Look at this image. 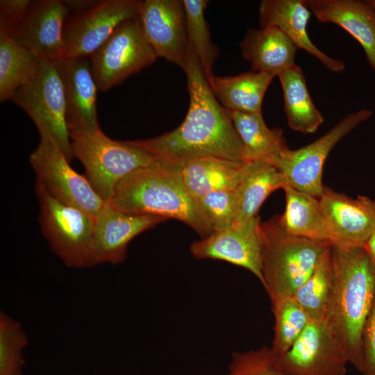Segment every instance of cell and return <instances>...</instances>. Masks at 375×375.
<instances>
[{"label": "cell", "mask_w": 375, "mask_h": 375, "mask_svg": "<svg viewBox=\"0 0 375 375\" xmlns=\"http://www.w3.org/2000/svg\"><path fill=\"white\" fill-rule=\"evenodd\" d=\"M108 202L125 213L183 222L201 238L214 232L197 201L185 187L178 167L160 160L125 176Z\"/></svg>", "instance_id": "3"}, {"label": "cell", "mask_w": 375, "mask_h": 375, "mask_svg": "<svg viewBox=\"0 0 375 375\" xmlns=\"http://www.w3.org/2000/svg\"><path fill=\"white\" fill-rule=\"evenodd\" d=\"M260 223V217L257 216L214 231L192 242L191 253L198 259L219 260L245 268L262 285Z\"/></svg>", "instance_id": "15"}, {"label": "cell", "mask_w": 375, "mask_h": 375, "mask_svg": "<svg viewBox=\"0 0 375 375\" xmlns=\"http://www.w3.org/2000/svg\"><path fill=\"white\" fill-rule=\"evenodd\" d=\"M187 78L190 104L182 124L157 137L127 141L158 160L181 166L202 158L247 162L244 147L229 110L214 96L199 58L188 42Z\"/></svg>", "instance_id": "1"}, {"label": "cell", "mask_w": 375, "mask_h": 375, "mask_svg": "<svg viewBox=\"0 0 375 375\" xmlns=\"http://www.w3.org/2000/svg\"><path fill=\"white\" fill-rule=\"evenodd\" d=\"M274 317V335L272 351L276 356L288 351L302 334L310 318L294 297L272 303Z\"/></svg>", "instance_id": "30"}, {"label": "cell", "mask_w": 375, "mask_h": 375, "mask_svg": "<svg viewBox=\"0 0 375 375\" xmlns=\"http://www.w3.org/2000/svg\"><path fill=\"white\" fill-rule=\"evenodd\" d=\"M275 77L266 72H249L235 76L207 78L219 103L230 111L262 114L265 94Z\"/></svg>", "instance_id": "22"}, {"label": "cell", "mask_w": 375, "mask_h": 375, "mask_svg": "<svg viewBox=\"0 0 375 375\" xmlns=\"http://www.w3.org/2000/svg\"><path fill=\"white\" fill-rule=\"evenodd\" d=\"M40 59L15 38L0 34V101L11 100L16 91L37 75Z\"/></svg>", "instance_id": "28"}, {"label": "cell", "mask_w": 375, "mask_h": 375, "mask_svg": "<svg viewBox=\"0 0 375 375\" xmlns=\"http://www.w3.org/2000/svg\"><path fill=\"white\" fill-rule=\"evenodd\" d=\"M287 186L285 176L273 164L260 160L247 162L237 188L238 205L233 224L258 216V212L269 195Z\"/></svg>", "instance_id": "24"}, {"label": "cell", "mask_w": 375, "mask_h": 375, "mask_svg": "<svg viewBox=\"0 0 375 375\" xmlns=\"http://www.w3.org/2000/svg\"><path fill=\"white\" fill-rule=\"evenodd\" d=\"M98 90L105 92L158 58L147 42L137 17L121 23L90 56Z\"/></svg>", "instance_id": "8"}, {"label": "cell", "mask_w": 375, "mask_h": 375, "mask_svg": "<svg viewBox=\"0 0 375 375\" xmlns=\"http://www.w3.org/2000/svg\"><path fill=\"white\" fill-rule=\"evenodd\" d=\"M69 8L65 1H32L12 36L40 60L63 58V28Z\"/></svg>", "instance_id": "16"}, {"label": "cell", "mask_w": 375, "mask_h": 375, "mask_svg": "<svg viewBox=\"0 0 375 375\" xmlns=\"http://www.w3.org/2000/svg\"><path fill=\"white\" fill-rule=\"evenodd\" d=\"M213 231L230 227L235 218L238 197L237 189H224L206 194L197 200Z\"/></svg>", "instance_id": "33"}, {"label": "cell", "mask_w": 375, "mask_h": 375, "mask_svg": "<svg viewBox=\"0 0 375 375\" xmlns=\"http://www.w3.org/2000/svg\"><path fill=\"white\" fill-rule=\"evenodd\" d=\"M188 42L194 48L206 78L213 75L212 66L219 56L212 42L204 11L208 0H183Z\"/></svg>", "instance_id": "31"}, {"label": "cell", "mask_w": 375, "mask_h": 375, "mask_svg": "<svg viewBox=\"0 0 375 375\" xmlns=\"http://www.w3.org/2000/svg\"><path fill=\"white\" fill-rule=\"evenodd\" d=\"M333 290L326 319L362 373V335L375 298V260L365 247L331 246Z\"/></svg>", "instance_id": "2"}, {"label": "cell", "mask_w": 375, "mask_h": 375, "mask_svg": "<svg viewBox=\"0 0 375 375\" xmlns=\"http://www.w3.org/2000/svg\"><path fill=\"white\" fill-rule=\"evenodd\" d=\"M312 12L306 0H262L258 8L261 28L275 26L283 31L297 46L317 58L329 70H344L343 61L328 56L311 41L307 33Z\"/></svg>", "instance_id": "19"}, {"label": "cell", "mask_w": 375, "mask_h": 375, "mask_svg": "<svg viewBox=\"0 0 375 375\" xmlns=\"http://www.w3.org/2000/svg\"><path fill=\"white\" fill-rule=\"evenodd\" d=\"M137 17L157 57L183 70L188 60V39L183 0L138 1Z\"/></svg>", "instance_id": "13"}, {"label": "cell", "mask_w": 375, "mask_h": 375, "mask_svg": "<svg viewBox=\"0 0 375 375\" xmlns=\"http://www.w3.org/2000/svg\"><path fill=\"white\" fill-rule=\"evenodd\" d=\"M372 115L369 109L349 114L315 141L298 149L286 150L273 165L283 174L289 187L319 198L324 188L323 168L329 153L342 138Z\"/></svg>", "instance_id": "9"}, {"label": "cell", "mask_w": 375, "mask_h": 375, "mask_svg": "<svg viewBox=\"0 0 375 375\" xmlns=\"http://www.w3.org/2000/svg\"><path fill=\"white\" fill-rule=\"evenodd\" d=\"M225 375H233V374L228 372L227 374H225Z\"/></svg>", "instance_id": "40"}, {"label": "cell", "mask_w": 375, "mask_h": 375, "mask_svg": "<svg viewBox=\"0 0 375 375\" xmlns=\"http://www.w3.org/2000/svg\"><path fill=\"white\" fill-rule=\"evenodd\" d=\"M365 247L375 260V231Z\"/></svg>", "instance_id": "38"}, {"label": "cell", "mask_w": 375, "mask_h": 375, "mask_svg": "<svg viewBox=\"0 0 375 375\" xmlns=\"http://www.w3.org/2000/svg\"><path fill=\"white\" fill-rule=\"evenodd\" d=\"M247 162L208 158L177 167L187 190L197 200L214 191L237 189L244 174Z\"/></svg>", "instance_id": "23"}, {"label": "cell", "mask_w": 375, "mask_h": 375, "mask_svg": "<svg viewBox=\"0 0 375 375\" xmlns=\"http://www.w3.org/2000/svg\"><path fill=\"white\" fill-rule=\"evenodd\" d=\"M319 199L331 244L365 247L375 231V201L365 196L353 199L326 186Z\"/></svg>", "instance_id": "14"}, {"label": "cell", "mask_w": 375, "mask_h": 375, "mask_svg": "<svg viewBox=\"0 0 375 375\" xmlns=\"http://www.w3.org/2000/svg\"><path fill=\"white\" fill-rule=\"evenodd\" d=\"M278 76L289 126L303 133L315 132L324 122V117L314 105L301 69L295 65Z\"/></svg>", "instance_id": "27"}, {"label": "cell", "mask_w": 375, "mask_h": 375, "mask_svg": "<svg viewBox=\"0 0 375 375\" xmlns=\"http://www.w3.org/2000/svg\"><path fill=\"white\" fill-rule=\"evenodd\" d=\"M235 128L243 144L247 161L272 164L289 148L279 128H269L262 114L230 111Z\"/></svg>", "instance_id": "26"}, {"label": "cell", "mask_w": 375, "mask_h": 375, "mask_svg": "<svg viewBox=\"0 0 375 375\" xmlns=\"http://www.w3.org/2000/svg\"><path fill=\"white\" fill-rule=\"evenodd\" d=\"M306 2L318 21L335 24L356 40L375 72V15L367 1L306 0Z\"/></svg>", "instance_id": "20"}, {"label": "cell", "mask_w": 375, "mask_h": 375, "mask_svg": "<svg viewBox=\"0 0 375 375\" xmlns=\"http://www.w3.org/2000/svg\"><path fill=\"white\" fill-rule=\"evenodd\" d=\"M274 356L276 366L286 375H345L349 363L326 319L311 320L288 351Z\"/></svg>", "instance_id": "10"}, {"label": "cell", "mask_w": 375, "mask_h": 375, "mask_svg": "<svg viewBox=\"0 0 375 375\" xmlns=\"http://www.w3.org/2000/svg\"><path fill=\"white\" fill-rule=\"evenodd\" d=\"M362 375H375V298L362 335Z\"/></svg>", "instance_id": "36"}, {"label": "cell", "mask_w": 375, "mask_h": 375, "mask_svg": "<svg viewBox=\"0 0 375 375\" xmlns=\"http://www.w3.org/2000/svg\"><path fill=\"white\" fill-rule=\"evenodd\" d=\"M367 2L371 6L375 15V0H369V1H367Z\"/></svg>", "instance_id": "39"}, {"label": "cell", "mask_w": 375, "mask_h": 375, "mask_svg": "<svg viewBox=\"0 0 375 375\" xmlns=\"http://www.w3.org/2000/svg\"><path fill=\"white\" fill-rule=\"evenodd\" d=\"M165 220L158 216L125 213L105 202L95 217L92 248L95 265L121 263L133 239Z\"/></svg>", "instance_id": "17"}, {"label": "cell", "mask_w": 375, "mask_h": 375, "mask_svg": "<svg viewBox=\"0 0 375 375\" xmlns=\"http://www.w3.org/2000/svg\"><path fill=\"white\" fill-rule=\"evenodd\" d=\"M74 157L83 164L86 178L106 202L117 183L131 172L160 160L127 141L112 140L101 129L70 131Z\"/></svg>", "instance_id": "5"}, {"label": "cell", "mask_w": 375, "mask_h": 375, "mask_svg": "<svg viewBox=\"0 0 375 375\" xmlns=\"http://www.w3.org/2000/svg\"><path fill=\"white\" fill-rule=\"evenodd\" d=\"M331 246L326 249L310 276L293 296L312 321L326 319L331 303L333 290Z\"/></svg>", "instance_id": "29"}, {"label": "cell", "mask_w": 375, "mask_h": 375, "mask_svg": "<svg viewBox=\"0 0 375 375\" xmlns=\"http://www.w3.org/2000/svg\"><path fill=\"white\" fill-rule=\"evenodd\" d=\"M29 161L37 181L53 197L96 217L106 201L88 179L71 167L69 160L55 144L40 138Z\"/></svg>", "instance_id": "11"}, {"label": "cell", "mask_w": 375, "mask_h": 375, "mask_svg": "<svg viewBox=\"0 0 375 375\" xmlns=\"http://www.w3.org/2000/svg\"><path fill=\"white\" fill-rule=\"evenodd\" d=\"M138 1H97L74 12L63 28V58L90 56L123 22L137 17Z\"/></svg>", "instance_id": "12"}, {"label": "cell", "mask_w": 375, "mask_h": 375, "mask_svg": "<svg viewBox=\"0 0 375 375\" xmlns=\"http://www.w3.org/2000/svg\"><path fill=\"white\" fill-rule=\"evenodd\" d=\"M32 1H0V34L13 36Z\"/></svg>", "instance_id": "35"}, {"label": "cell", "mask_w": 375, "mask_h": 375, "mask_svg": "<svg viewBox=\"0 0 375 375\" xmlns=\"http://www.w3.org/2000/svg\"><path fill=\"white\" fill-rule=\"evenodd\" d=\"M27 338L20 324L4 312L0 313V375H20L22 350Z\"/></svg>", "instance_id": "32"}, {"label": "cell", "mask_w": 375, "mask_h": 375, "mask_svg": "<svg viewBox=\"0 0 375 375\" xmlns=\"http://www.w3.org/2000/svg\"><path fill=\"white\" fill-rule=\"evenodd\" d=\"M10 101L26 112L41 138L55 144L69 161L74 158L64 88L56 61L40 60L36 76L20 87Z\"/></svg>", "instance_id": "7"}, {"label": "cell", "mask_w": 375, "mask_h": 375, "mask_svg": "<svg viewBox=\"0 0 375 375\" xmlns=\"http://www.w3.org/2000/svg\"><path fill=\"white\" fill-rule=\"evenodd\" d=\"M241 53L254 72L278 76L295 65L294 43L279 28L267 26L247 30L240 44Z\"/></svg>", "instance_id": "21"}, {"label": "cell", "mask_w": 375, "mask_h": 375, "mask_svg": "<svg viewBox=\"0 0 375 375\" xmlns=\"http://www.w3.org/2000/svg\"><path fill=\"white\" fill-rule=\"evenodd\" d=\"M228 372L233 375H286L278 368L274 356L267 346L233 353Z\"/></svg>", "instance_id": "34"}, {"label": "cell", "mask_w": 375, "mask_h": 375, "mask_svg": "<svg viewBox=\"0 0 375 375\" xmlns=\"http://www.w3.org/2000/svg\"><path fill=\"white\" fill-rule=\"evenodd\" d=\"M97 1H65L69 10H72L74 12H80L92 6Z\"/></svg>", "instance_id": "37"}, {"label": "cell", "mask_w": 375, "mask_h": 375, "mask_svg": "<svg viewBox=\"0 0 375 375\" xmlns=\"http://www.w3.org/2000/svg\"><path fill=\"white\" fill-rule=\"evenodd\" d=\"M56 64L64 88L69 132L101 129L97 112L98 88L88 58H62Z\"/></svg>", "instance_id": "18"}, {"label": "cell", "mask_w": 375, "mask_h": 375, "mask_svg": "<svg viewBox=\"0 0 375 375\" xmlns=\"http://www.w3.org/2000/svg\"><path fill=\"white\" fill-rule=\"evenodd\" d=\"M283 190L285 208L283 214L279 216V221L286 232L331 244L328 228L319 198L289 186Z\"/></svg>", "instance_id": "25"}, {"label": "cell", "mask_w": 375, "mask_h": 375, "mask_svg": "<svg viewBox=\"0 0 375 375\" xmlns=\"http://www.w3.org/2000/svg\"><path fill=\"white\" fill-rule=\"evenodd\" d=\"M263 287L271 302L293 297L331 244L291 235L279 216L260 223Z\"/></svg>", "instance_id": "4"}, {"label": "cell", "mask_w": 375, "mask_h": 375, "mask_svg": "<svg viewBox=\"0 0 375 375\" xmlns=\"http://www.w3.org/2000/svg\"><path fill=\"white\" fill-rule=\"evenodd\" d=\"M35 188L41 231L52 251L69 267L95 265L92 250L95 217L57 200L38 181Z\"/></svg>", "instance_id": "6"}]
</instances>
